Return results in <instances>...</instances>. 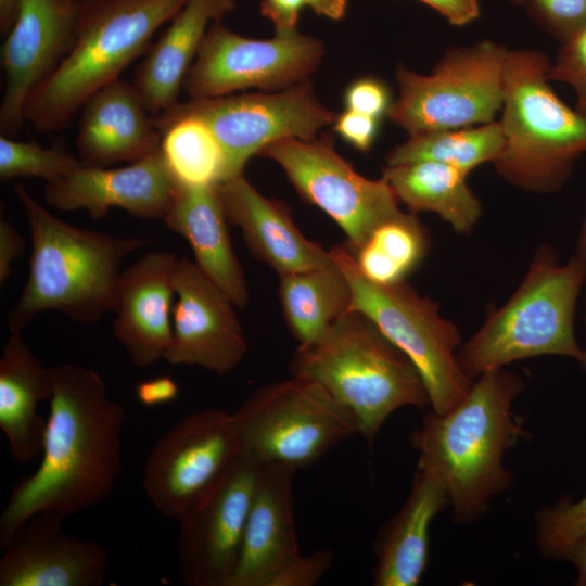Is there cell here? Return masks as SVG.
<instances>
[{
  "mask_svg": "<svg viewBox=\"0 0 586 586\" xmlns=\"http://www.w3.org/2000/svg\"><path fill=\"white\" fill-rule=\"evenodd\" d=\"M53 395L42 459L13 486L0 517V548L40 511L64 517L93 507L113 492L122 470L123 406L101 375L78 365L50 367Z\"/></svg>",
  "mask_w": 586,
  "mask_h": 586,
  "instance_id": "cell-1",
  "label": "cell"
},
{
  "mask_svg": "<svg viewBox=\"0 0 586 586\" xmlns=\"http://www.w3.org/2000/svg\"><path fill=\"white\" fill-rule=\"evenodd\" d=\"M524 382L504 368L475 378L464 397L451 409H431L410 435L419 453L418 466L443 483L455 522L470 523L488 510L494 497L513 484L505 454L531 433L514 413L513 403Z\"/></svg>",
  "mask_w": 586,
  "mask_h": 586,
  "instance_id": "cell-2",
  "label": "cell"
},
{
  "mask_svg": "<svg viewBox=\"0 0 586 586\" xmlns=\"http://www.w3.org/2000/svg\"><path fill=\"white\" fill-rule=\"evenodd\" d=\"M31 238L28 279L10 310L11 333L43 310H56L80 323L98 322L113 311L120 265L148 238H122L82 229L53 216L22 184L14 186Z\"/></svg>",
  "mask_w": 586,
  "mask_h": 586,
  "instance_id": "cell-3",
  "label": "cell"
},
{
  "mask_svg": "<svg viewBox=\"0 0 586 586\" xmlns=\"http://www.w3.org/2000/svg\"><path fill=\"white\" fill-rule=\"evenodd\" d=\"M290 371L320 383L347 407L369 446L394 411L430 405L413 362L368 316L355 309L314 343L297 346Z\"/></svg>",
  "mask_w": 586,
  "mask_h": 586,
  "instance_id": "cell-4",
  "label": "cell"
},
{
  "mask_svg": "<svg viewBox=\"0 0 586 586\" xmlns=\"http://www.w3.org/2000/svg\"><path fill=\"white\" fill-rule=\"evenodd\" d=\"M188 0H79L72 47L35 90L25 120L40 132L67 127L74 114L148 47Z\"/></svg>",
  "mask_w": 586,
  "mask_h": 586,
  "instance_id": "cell-5",
  "label": "cell"
},
{
  "mask_svg": "<svg viewBox=\"0 0 586 586\" xmlns=\"http://www.w3.org/2000/svg\"><path fill=\"white\" fill-rule=\"evenodd\" d=\"M586 265L575 257L561 265L552 250L542 249L512 296L493 311L458 351L464 373H482L538 356L575 358L586 367L574 334L577 296Z\"/></svg>",
  "mask_w": 586,
  "mask_h": 586,
  "instance_id": "cell-6",
  "label": "cell"
},
{
  "mask_svg": "<svg viewBox=\"0 0 586 586\" xmlns=\"http://www.w3.org/2000/svg\"><path fill=\"white\" fill-rule=\"evenodd\" d=\"M550 62L535 50H509L499 122L505 149L494 163L512 184L535 192L559 188L586 152V116L553 91Z\"/></svg>",
  "mask_w": 586,
  "mask_h": 586,
  "instance_id": "cell-7",
  "label": "cell"
},
{
  "mask_svg": "<svg viewBox=\"0 0 586 586\" xmlns=\"http://www.w3.org/2000/svg\"><path fill=\"white\" fill-rule=\"evenodd\" d=\"M334 263L348 280L351 309L368 316L418 369L433 411L444 413L468 393L473 380L458 360L459 329L444 318L440 306L406 281L382 284L368 279L345 244L330 250Z\"/></svg>",
  "mask_w": 586,
  "mask_h": 586,
  "instance_id": "cell-8",
  "label": "cell"
},
{
  "mask_svg": "<svg viewBox=\"0 0 586 586\" xmlns=\"http://www.w3.org/2000/svg\"><path fill=\"white\" fill-rule=\"evenodd\" d=\"M233 417L244 455L295 472L359 434L355 416L326 387L292 374L256 388Z\"/></svg>",
  "mask_w": 586,
  "mask_h": 586,
  "instance_id": "cell-9",
  "label": "cell"
},
{
  "mask_svg": "<svg viewBox=\"0 0 586 586\" xmlns=\"http://www.w3.org/2000/svg\"><path fill=\"white\" fill-rule=\"evenodd\" d=\"M509 50L491 40L448 50L431 74L399 66L387 113L409 136L494 122L505 97Z\"/></svg>",
  "mask_w": 586,
  "mask_h": 586,
  "instance_id": "cell-10",
  "label": "cell"
},
{
  "mask_svg": "<svg viewBox=\"0 0 586 586\" xmlns=\"http://www.w3.org/2000/svg\"><path fill=\"white\" fill-rule=\"evenodd\" d=\"M336 115L316 97L308 80L284 90L191 98L155 115L161 132L182 118L203 122L226 157V179L243 174L247 161L269 144L288 138L313 139ZM225 179V180H226Z\"/></svg>",
  "mask_w": 586,
  "mask_h": 586,
  "instance_id": "cell-11",
  "label": "cell"
},
{
  "mask_svg": "<svg viewBox=\"0 0 586 586\" xmlns=\"http://www.w3.org/2000/svg\"><path fill=\"white\" fill-rule=\"evenodd\" d=\"M242 454L233 413L201 409L154 445L143 468V489L162 514L179 520L218 486Z\"/></svg>",
  "mask_w": 586,
  "mask_h": 586,
  "instance_id": "cell-12",
  "label": "cell"
},
{
  "mask_svg": "<svg viewBox=\"0 0 586 586\" xmlns=\"http://www.w3.org/2000/svg\"><path fill=\"white\" fill-rule=\"evenodd\" d=\"M260 156L284 170L300 196L330 216L355 252L383 221L398 215V199L388 182L369 179L334 149L333 137L288 138L267 145Z\"/></svg>",
  "mask_w": 586,
  "mask_h": 586,
  "instance_id": "cell-13",
  "label": "cell"
},
{
  "mask_svg": "<svg viewBox=\"0 0 586 586\" xmlns=\"http://www.w3.org/2000/svg\"><path fill=\"white\" fill-rule=\"evenodd\" d=\"M323 54L319 39L297 29L254 39L215 22L206 31L183 88L191 98L221 97L247 88L284 90L308 80Z\"/></svg>",
  "mask_w": 586,
  "mask_h": 586,
  "instance_id": "cell-14",
  "label": "cell"
},
{
  "mask_svg": "<svg viewBox=\"0 0 586 586\" xmlns=\"http://www.w3.org/2000/svg\"><path fill=\"white\" fill-rule=\"evenodd\" d=\"M294 474L282 466H264L230 586H313L331 568V550L301 551L294 520Z\"/></svg>",
  "mask_w": 586,
  "mask_h": 586,
  "instance_id": "cell-15",
  "label": "cell"
},
{
  "mask_svg": "<svg viewBox=\"0 0 586 586\" xmlns=\"http://www.w3.org/2000/svg\"><path fill=\"white\" fill-rule=\"evenodd\" d=\"M263 470L242 454L218 486L178 520V566L187 585L230 586Z\"/></svg>",
  "mask_w": 586,
  "mask_h": 586,
  "instance_id": "cell-16",
  "label": "cell"
},
{
  "mask_svg": "<svg viewBox=\"0 0 586 586\" xmlns=\"http://www.w3.org/2000/svg\"><path fill=\"white\" fill-rule=\"evenodd\" d=\"M175 294L171 340L164 359L218 375L233 371L249 345L229 296L187 257L178 262Z\"/></svg>",
  "mask_w": 586,
  "mask_h": 586,
  "instance_id": "cell-17",
  "label": "cell"
},
{
  "mask_svg": "<svg viewBox=\"0 0 586 586\" xmlns=\"http://www.w3.org/2000/svg\"><path fill=\"white\" fill-rule=\"evenodd\" d=\"M76 23L77 3L20 0L16 18L1 50V135L12 137L22 129L30 97L72 47Z\"/></svg>",
  "mask_w": 586,
  "mask_h": 586,
  "instance_id": "cell-18",
  "label": "cell"
},
{
  "mask_svg": "<svg viewBox=\"0 0 586 586\" xmlns=\"http://www.w3.org/2000/svg\"><path fill=\"white\" fill-rule=\"evenodd\" d=\"M64 515L40 511L29 518L2 549L0 586H100L110 557L98 542L76 537Z\"/></svg>",
  "mask_w": 586,
  "mask_h": 586,
  "instance_id": "cell-19",
  "label": "cell"
},
{
  "mask_svg": "<svg viewBox=\"0 0 586 586\" xmlns=\"http://www.w3.org/2000/svg\"><path fill=\"white\" fill-rule=\"evenodd\" d=\"M178 186L160 149L120 168L84 165L47 182L44 199L60 211L85 209L92 219L103 218L113 207L145 219H163Z\"/></svg>",
  "mask_w": 586,
  "mask_h": 586,
  "instance_id": "cell-20",
  "label": "cell"
},
{
  "mask_svg": "<svg viewBox=\"0 0 586 586\" xmlns=\"http://www.w3.org/2000/svg\"><path fill=\"white\" fill-rule=\"evenodd\" d=\"M178 262L170 252L151 251L122 271L113 333L137 367L164 358L169 346Z\"/></svg>",
  "mask_w": 586,
  "mask_h": 586,
  "instance_id": "cell-21",
  "label": "cell"
},
{
  "mask_svg": "<svg viewBox=\"0 0 586 586\" xmlns=\"http://www.w3.org/2000/svg\"><path fill=\"white\" fill-rule=\"evenodd\" d=\"M215 188L228 222L240 228L250 252L279 277L333 263L329 250L301 232L282 202L259 193L243 174Z\"/></svg>",
  "mask_w": 586,
  "mask_h": 586,
  "instance_id": "cell-22",
  "label": "cell"
},
{
  "mask_svg": "<svg viewBox=\"0 0 586 586\" xmlns=\"http://www.w3.org/2000/svg\"><path fill=\"white\" fill-rule=\"evenodd\" d=\"M82 106L77 149L86 166L133 163L161 149L162 135L132 84L118 78Z\"/></svg>",
  "mask_w": 586,
  "mask_h": 586,
  "instance_id": "cell-23",
  "label": "cell"
},
{
  "mask_svg": "<svg viewBox=\"0 0 586 586\" xmlns=\"http://www.w3.org/2000/svg\"><path fill=\"white\" fill-rule=\"evenodd\" d=\"M449 506L447 492L431 470L417 467L402 508L379 530L373 549L374 586H417L429 563L430 527Z\"/></svg>",
  "mask_w": 586,
  "mask_h": 586,
  "instance_id": "cell-24",
  "label": "cell"
},
{
  "mask_svg": "<svg viewBox=\"0 0 586 586\" xmlns=\"http://www.w3.org/2000/svg\"><path fill=\"white\" fill-rule=\"evenodd\" d=\"M162 220L188 241L194 263L234 306H246L250 301L247 282L234 253L229 222L215 184L179 183L173 204Z\"/></svg>",
  "mask_w": 586,
  "mask_h": 586,
  "instance_id": "cell-25",
  "label": "cell"
},
{
  "mask_svg": "<svg viewBox=\"0 0 586 586\" xmlns=\"http://www.w3.org/2000/svg\"><path fill=\"white\" fill-rule=\"evenodd\" d=\"M235 8L234 0H188L152 46L133 77V87L148 111L160 114L178 94L211 23Z\"/></svg>",
  "mask_w": 586,
  "mask_h": 586,
  "instance_id": "cell-26",
  "label": "cell"
},
{
  "mask_svg": "<svg viewBox=\"0 0 586 586\" xmlns=\"http://www.w3.org/2000/svg\"><path fill=\"white\" fill-rule=\"evenodd\" d=\"M21 334L11 333L0 358V429L14 461L28 463L42 453L47 420L37 408L51 399L53 381Z\"/></svg>",
  "mask_w": 586,
  "mask_h": 586,
  "instance_id": "cell-27",
  "label": "cell"
},
{
  "mask_svg": "<svg viewBox=\"0 0 586 586\" xmlns=\"http://www.w3.org/2000/svg\"><path fill=\"white\" fill-rule=\"evenodd\" d=\"M468 175L433 161L386 165L382 170L398 201L412 213H435L463 234L471 232L482 216L481 203L467 183Z\"/></svg>",
  "mask_w": 586,
  "mask_h": 586,
  "instance_id": "cell-28",
  "label": "cell"
},
{
  "mask_svg": "<svg viewBox=\"0 0 586 586\" xmlns=\"http://www.w3.org/2000/svg\"><path fill=\"white\" fill-rule=\"evenodd\" d=\"M278 295L286 326L298 346L321 337L351 310L353 300L348 280L334 260L323 267L280 276Z\"/></svg>",
  "mask_w": 586,
  "mask_h": 586,
  "instance_id": "cell-29",
  "label": "cell"
},
{
  "mask_svg": "<svg viewBox=\"0 0 586 586\" xmlns=\"http://www.w3.org/2000/svg\"><path fill=\"white\" fill-rule=\"evenodd\" d=\"M505 137L499 122L410 135L386 156V165L419 161L448 164L470 174L502 155Z\"/></svg>",
  "mask_w": 586,
  "mask_h": 586,
  "instance_id": "cell-30",
  "label": "cell"
},
{
  "mask_svg": "<svg viewBox=\"0 0 586 586\" xmlns=\"http://www.w3.org/2000/svg\"><path fill=\"white\" fill-rule=\"evenodd\" d=\"M429 245V235L417 216L400 212L380 224L355 252H349L368 279L392 284L405 281L423 260Z\"/></svg>",
  "mask_w": 586,
  "mask_h": 586,
  "instance_id": "cell-31",
  "label": "cell"
},
{
  "mask_svg": "<svg viewBox=\"0 0 586 586\" xmlns=\"http://www.w3.org/2000/svg\"><path fill=\"white\" fill-rule=\"evenodd\" d=\"M161 135V150L179 183L214 186L226 179L225 153L203 122L182 118L164 128Z\"/></svg>",
  "mask_w": 586,
  "mask_h": 586,
  "instance_id": "cell-32",
  "label": "cell"
},
{
  "mask_svg": "<svg viewBox=\"0 0 586 586\" xmlns=\"http://www.w3.org/2000/svg\"><path fill=\"white\" fill-rule=\"evenodd\" d=\"M85 164L59 149H47L35 142L16 141L0 137V179L37 177L53 182L64 178Z\"/></svg>",
  "mask_w": 586,
  "mask_h": 586,
  "instance_id": "cell-33",
  "label": "cell"
},
{
  "mask_svg": "<svg viewBox=\"0 0 586 586\" xmlns=\"http://www.w3.org/2000/svg\"><path fill=\"white\" fill-rule=\"evenodd\" d=\"M585 533L586 496L578 501L562 497L536 514V546L546 559H564L571 546Z\"/></svg>",
  "mask_w": 586,
  "mask_h": 586,
  "instance_id": "cell-34",
  "label": "cell"
},
{
  "mask_svg": "<svg viewBox=\"0 0 586 586\" xmlns=\"http://www.w3.org/2000/svg\"><path fill=\"white\" fill-rule=\"evenodd\" d=\"M562 43L586 27V0H517Z\"/></svg>",
  "mask_w": 586,
  "mask_h": 586,
  "instance_id": "cell-35",
  "label": "cell"
},
{
  "mask_svg": "<svg viewBox=\"0 0 586 586\" xmlns=\"http://www.w3.org/2000/svg\"><path fill=\"white\" fill-rule=\"evenodd\" d=\"M548 77L574 90L576 110L586 116V27L562 43Z\"/></svg>",
  "mask_w": 586,
  "mask_h": 586,
  "instance_id": "cell-36",
  "label": "cell"
},
{
  "mask_svg": "<svg viewBox=\"0 0 586 586\" xmlns=\"http://www.w3.org/2000/svg\"><path fill=\"white\" fill-rule=\"evenodd\" d=\"M392 103L387 85L373 77H364L353 81L344 93V104L347 110L378 119L387 115Z\"/></svg>",
  "mask_w": 586,
  "mask_h": 586,
  "instance_id": "cell-37",
  "label": "cell"
},
{
  "mask_svg": "<svg viewBox=\"0 0 586 586\" xmlns=\"http://www.w3.org/2000/svg\"><path fill=\"white\" fill-rule=\"evenodd\" d=\"M380 119L345 109L336 115L334 131L355 149L369 151L378 136Z\"/></svg>",
  "mask_w": 586,
  "mask_h": 586,
  "instance_id": "cell-38",
  "label": "cell"
},
{
  "mask_svg": "<svg viewBox=\"0 0 586 586\" xmlns=\"http://www.w3.org/2000/svg\"><path fill=\"white\" fill-rule=\"evenodd\" d=\"M135 395L141 405L154 407L175 400L179 395V386L173 378L161 375L137 383Z\"/></svg>",
  "mask_w": 586,
  "mask_h": 586,
  "instance_id": "cell-39",
  "label": "cell"
},
{
  "mask_svg": "<svg viewBox=\"0 0 586 586\" xmlns=\"http://www.w3.org/2000/svg\"><path fill=\"white\" fill-rule=\"evenodd\" d=\"M305 5V0H263L260 10L271 21L276 33H286L296 29L300 12Z\"/></svg>",
  "mask_w": 586,
  "mask_h": 586,
  "instance_id": "cell-40",
  "label": "cell"
},
{
  "mask_svg": "<svg viewBox=\"0 0 586 586\" xmlns=\"http://www.w3.org/2000/svg\"><path fill=\"white\" fill-rule=\"evenodd\" d=\"M25 242L14 226L0 219V283L3 284L12 273V263L21 256Z\"/></svg>",
  "mask_w": 586,
  "mask_h": 586,
  "instance_id": "cell-41",
  "label": "cell"
},
{
  "mask_svg": "<svg viewBox=\"0 0 586 586\" xmlns=\"http://www.w3.org/2000/svg\"><path fill=\"white\" fill-rule=\"evenodd\" d=\"M431 7L455 26L467 25L480 16L477 0H418Z\"/></svg>",
  "mask_w": 586,
  "mask_h": 586,
  "instance_id": "cell-42",
  "label": "cell"
},
{
  "mask_svg": "<svg viewBox=\"0 0 586 586\" xmlns=\"http://www.w3.org/2000/svg\"><path fill=\"white\" fill-rule=\"evenodd\" d=\"M564 559L574 564L576 569L575 585L586 586V533L571 546Z\"/></svg>",
  "mask_w": 586,
  "mask_h": 586,
  "instance_id": "cell-43",
  "label": "cell"
},
{
  "mask_svg": "<svg viewBox=\"0 0 586 586\" xmlns=\"http://www.w3.org/2000/svg\"><path fill=\"white\" fill-rule=\"evenodd\" d=\"M316 14L333 21L341 20L347 9L348 0H305Z\"/></svg>",
  "mask_w": 586,
  "mask_h": 586,
  "instance_id": "cell-44",
  "label": "cell"
},
{
  "mask_svg": "<svg viewBox=\"0 0 586 586\" xmlns=\"http://www.w3.org/2000/svg\"><path fill=\"white\" fill-rule=\"evenodd\" d=\"M20 0H0V28L1 31L7 34L17 14Z\"/></svg>",
  "mask_w": 586,
  "mask_h": 586,
  "instance_id": "cell-45",
  "label": "cell"
},
{
  "mask_svg": "<svg viewBox=\"0 0 586 586\" xmlns=\"http://www.w3.org/2000/svg\"><path fill=\"white\" fill-rule=\"evenodd\" d=\"M577 257L586 265V220L578 240Z\"/></svg>",
  "mask_w": 586,
  "mask_h": 586,
  "instance_id": "cell-46",
  "label": "cell"
},
{
  "mask_svg": "<svg viewBox=\"0 0 586 586\" xmlns=\"http://www.w3.org/2000/svg\"><path fill=\"white\" fill-rule=\"evenodd\" d=\"M61 1H63V2H65V3H68V4H75V3H77L79 0H61Z\"/></svg>",
  "mask_w": 586,
  "mask_h": 586,
  "instance_id": "cell-47",
  "label": "cell"
},
{
  "mask_svg": "<svg viewBox=\"0 0 586 586\" xmlns=\"http://www.w3.org/2000/svg\"><path fill=\"white\" fill-rule=\"evenodd\" d=\"M585 355H586V351H585Z\"/></svg>",
  "mask_w": 586,
  "mask_h": 586,
  "instance_id": "cell-48",
  "label": "cell"
}]
</instances>
